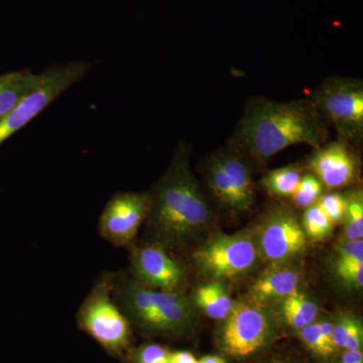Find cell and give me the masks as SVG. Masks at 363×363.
I'll list each match as a JSON object with an SVG mask.
<instances>
[{
    "instance_id": "6da1fadb",
    "label": "cell",
    "mask_w": 363,
    "mask_h": 363,
    "mask_svg": "<svg viewBox=\"0 0 363 363\" xmlns=\"http://www.w3.org/2000/svg\"><path fill=\"white\" fill-rule=\"evenodd\" d=\"M327 121L309 98L274 101L253 98L231 136V149L245 157L264 162L286 147L326 143Z\"/></svg>"
},
{
    "instance_id": "7a4b0ae2",
    "label": "cell",
    "mask_w": 363,
    "mask_h": 363,
    "mask_svg": "<svg viewBox=\"0 0 363 363\" xmlns=\"http://www.w3.org/2000/svg\"><path fill=\"white\" fill-rule=\"evenodd\" d=\"M190 147L182 143L150 194V223L166 243L191 240L207 228L212 210L190 168Z\"/></svg>"
},
{
    "instance_id": "3957f363",
    "label": "cell",
    "mask_w": 363,
    "mask_h": 363,
    "mask_svg": "<svg viewBox=\"0 0 363 363\" xmlns=\"http://www.w3.org/2000/svg\"><path fill=\"white\" fill-rule=\"evenodd\" d=\"M114 286L121 309L130 321L155 334H178L190 328L194 310L184 294L156 290L135 279Z\"/></svg>"
},
{
    "instance_id": "277c9868",
    "label": "cell",
    "mask_w": 363,
    "mask_h": 363,
    "mask_svg": "<svg viewBox=\"0 0 363 363\" xmlns=\"http://www.w3.org/2000/svg\"><path fill=\"white\" fill-rule=\"evenodd\" d=\"M113 281L95 285L78 313L80 328L107 352L121 357L130 343V321L112 298Z\"/></svg>"
},
{
    "instance_id": "5b68a950",
    "label": "cell",
    "mask_w": 363,
    "mask_h": 363,
    "mask_svg": "<svg viewBox=\"0 0 363 363\" xmlns=\"http://www.w3.org/2000/svg\"><path fill=\"white\" fill-rule=\"evenodd\" d=\"M325 121L342 138L359 145L363 138V83L359 79L333 76L325 79L309 97Z\"/></svg>"
},
{
    "instance_id": "8992f818",
    "label": "cell",
    "mask_w": 363,
    "mask_h": 363,
    "mask_svg": "<svg viewBox=\"0 0 363 363\" xmlns=\"http://www.w3.org/2000/svg\"><path fill=\"white\" fill-rule=\"evenodd\" d=\"M95 63L73 62L55 65L40 73L39 84L1 121L0 145L33 121L68 88L81 80Z\"/></svg>"
},
{
    "instance_id": "52a82bcc",
    "label": "cell",
    "mask_w": 363,
    "mask_h": 363,
    "mask_svg": "<svg viewBox=\"0 0 363 363\" xmlns=\"http://www.w3.org/2000/svg\"><path fill=\"white\" fill-rule=\"evenodd\" d=\"M203 274L213 279H233L253 271L260 259L253 236L217 233L193 255Z\"/></svg>"
},
{
    "instance_id": "ba28073f",
    "label": "cell",
    "mask_w": 363,
    "mask_h": 363,
    "mask_svg": "<svg viewBox=\"0 0 363 363\" xmlns=\"http://www.w3.org/2000/svg\"><path fill=\"white\" fill-rule=\"evenodd\" d=\"M220 346L226 354L235 358L250 357L271 341L274 322L262 305L253 302L234 303L223 320Z\"/></svg>"
},
{
    "instance_id": "9c48e42d",
    "label": "cell",
    "mask_w": 363,
    "mask_h": 363,
    "mask_svg": "<svg viewBox=\"0 0 363 363\" xmlns=\"http://www.w3.org/2000/svg\"><path fill=\"white\" fill-rule=\"evenodd\" d=\"M253 240L260 259L279 266L306 252L308 236L297 215L288 208L271 210L260 222Z\"/></svg>"
},
{
    "instance_id": "30bf717a",
    "label": "cell",
    "mask_w": 363,
    "mask_h": 363,
    "mask_svg": "<svg viewBox=\"0 0 363 363\" xmlns=\"http://www.w3.org/2000/svg\"><path fill=\"white\" fill-rule=\"evenodd\" d=\"M150 193L123 192L112 196L100 215L99 233L114 247H128L149 217Z\"/></svg>"
},
{
    "instance_id": "8fae6325",
    "label": "cell",
    "mask_w": 363,
    "mask_h": 363,
    "mask_svg": "<svg viewBox=\"0 0 363 363\" xmlns=\"http://www.w3.org/2000/svg\"><path fill=\"white\" fill-rule=\"evenodd\" d=\"M307 169L329 189L347 187L357 181L359 157L351 143L338 138L324 143L307 161Z\"/></svg>"
},
{
    "instance_id": "7c38bea8",
    "label": "cell",
    "mask_w": 363,
    "mask_h": 363,
    "mask_svg": "<svg viewBox=\"0 0 363 363\" xmlns=\"http://www.w3.org/2000/svg\"><path fill=\"white\" fill-rule=\"evenodd\" d=\"M130 266L136 281L156 290L176 292L183 283V269L160 243L133 248Z\"/></svg>"
},
{
    "instance_id": "4fadbf2b",
    "label": "cell",
    "mask_w": 363,
    "mask_h": 363,
    "mask_svg": "<svg viewBox=\"0 0 363 363\" xmlns=\"http://www.w3.org/2000/svg\"><path fill=\"white\" fill-rule=\"evenodd\" d=\"M300 276L296 271L285 267H272L259 277L250 290V302L264 305L286 298L298 290Z\"/></svg>"
},
{
    "instance_id": "5bb4252c",
    "label": "cell",
    "mask_w": 363,
    "mask_h": 363,
    "mask_svg": "<svg viewBox=\"0 0 363 363\" xmlns=\"http://www.w3.org/2000/svg\"><path fill=\"white\" fill-rule=\"evenodd\" d=\"M216 157L235 191L240 210L250 209L255 203V185L245 157L229 147L228 150L217 154Z\"/></svg>"
},
{
    "instance_id": "9a60e30c",
    "label": "cell",
    "mask_w": 363,
    "mask_h": 363,
    "mask_svg": "<svg viewBox=\"0 0 363 363\" xmlns=\"http://www.w3.org/2000/svg\"><path fill=\"white\" fill-rule=\"evenodd\" d=\"M40 74L30 70L0 75V121L39 84Z\"/></svg>"
},
{
    "instance_id": "2e32d148",
    "label": "cell",
    "mask_w": 363,
    "mask_h": 363,
    "mask_svg": "<svg viewBox=\"0 0 363 363\" xmlns=\"http://www.w3.org/2000/svg\"><path fill=\"white\" fill-rule=\"evenodd\" d=\"M194 302L208 317L215 320L225 319L234 306L233 298L218 281L199 286L195 291Z\"/></svg>"
},
{
    "instance_id": "e0dca14e",
    "label": "cell",
    "mask_w": 363,
    "mask_h": 363,
    "mask_svg": "<svg viewBox=\"0 0 363 363\" xmlns=\"http://www.w3.org/2000/svg\"><path fill=\"white\" fill-rule=\"evenodd\" d=\"M318 306L298 290L294 291L283 298L281 314L289 326L300 331L308 325L315 322L318 316Z\"/></svg>"
},
{
    "instance_id": "ac0fdd59",
    "label": "cell",
    "mask_w": 363,
    "mask_h": 363,
    "mask_svg": "<svg viewBox=\"0 0 363 363\" xmlns=\"http://www.w3.org/2000/svg\"><path fill=\"white\" fill-rule=\"evenodd\" d=\"M206 179L212 193L222 205L241 211L235 191L216 156L212 157L208 164Z\"/></svg>"
},
{
    "instance_id": "d6986e66",
    "label": "cell",
    "mask_w": 363,
    "mask_h": 363,
    "mask_svg": "<svg viewBox=\"0 0 363 363\" xmlns=\"http://www.w3.org/2000/svg\"><path fill=\"white\" fill-rule=\"evenodd\" d=\"M302 176V168L292 164L267 173L262 179V185L269 194L281 198L292 197Z\"/></svg>"
},
{
    "instance_id": "ffe728a7",
    "label": "cell",
    "mask_w": 363,
    "mask_h": 363,
    "mask_svg": "<svg viewBox=\"0 0 363 363\" xmlns=\"http://www.w3.org/2000/svg\"><path fill=\"white\" fill-rule=\"evenodd\" d=\"M332 339L336 350H362V325L352 315H343L333 323Z\"/></svg>"
},
{
    "instance_id": "44dd1931",
    "label": "cell",
    "mask_w": 363,
    "mask_h": 363,
    "mask_svg": "<svg viewBox=\"0 0 363 363\" xmlns=\"http://www.w3.org/2000/svg\"><path fill=\"white\" fill-rule=\"evenodd\" d=\"M345 238L346 240H362L363 195L362 190H354L346 196Z\"/></svg>"
},
{
    "instance_id": "7402d4cb",
    "label": "cell",
    "mask_w": 363,
    "mask_h": 363,
    "mask_svg": "<svg viewBox=\"0 0 363 363\" xmlns=\"http://www.w3.org/2000/svg\"><path fill=\"white\" fill-rule=\"evenodd\" d=\"M323 187L316 176L312 173L304 174L301 178L297 190L291 198L298 207L308 208L316 204L323 194Z\"/></svg>"
},
{
    "instance_id": "603a6c76",
    "label": "cell",
    "mask_w": 363,
    "mask_h": 363,
    "mask_svg": "<svg viewBox=\"0 0 363 363\" xmlns=\"http://www.w3.org/2000/svg\"><path fill=\"white\" fill-rule=\"evenodd\" d=\"M303 227L306 235L313 240H323L330 233L333 223L323 213L317 204L306 208Z\"/></svg>"
},
{
    "instance_id": "cb8c5ba5",
    "label": "cell",
    "mask_w": 363,
    "mask_h": 363,
    "mask_svg": "<svg viewBox=\"0 0 363 363\" xmlns=\"http://www.w3.org/2000/svg\"><path fill=\"white\" fill-rule=\"evenodd\" d=\"M298 333L306 347L318 357H329L335 352V348L329 345L325 339L318 322L308 325L305 328L301 329Z\"/></svg>"
},
{
    "instance_id": "d4e9b609",
    "label": "cell",
    "mask_w": 363,
    "mask_h": 363,
    "mask_svg": "<svg viewBox=\"0 0 363 363\" xmlns=\"http://www.w3.org/2000/svg\"><path fill=\"white\" fill-rule=\"evenodd\" d=\"M316 204L328 217L333 225L342 221L345 216L346 205H347L346 196L335 192L328 193V194L322 195Z\"/></svg>"
},
{
    "instance_id": "484cf974",
    "label": "cell",
    "mask_w": 363,
    "mask_h": 363,
    "mask_svg": "<svg viewBox=\"0 0 363 363\" xmlns=\"http://www.w3.org/2000/svg\"><path fill=\"white\" fill-rule=\"evenodd\" d=\"M171 352L160 344H145L135 350L133 363H169Z\"/></svg>"
},
{
    "instance_id": "4316f807",
    "label": "cell",
    "mask_w": 363,
    "mask_h": 363,
    "mask_svg": "<svg viewBox=\"0 0 363 363\" xmlns=\"http://www.w3.org/2000/svg\"><path fill=\"white\" fill-rule=\"evenodd\" d=\"M336 272L344 284L354 288L363 285V262H342L336 260Z\"/></svg>"
},
{
    "instance_id": "83f0119b",
    "label": "cell",
    "mask_w": 363,
    "mask_h": 363,
    "mask_svg": "<svg viewBox=\"0 0 363 363\" xmlns=\"http://www.w3.org/2000/svg\"><path fill=\"white\" fill-rule=\"evenodd\" d=\"M337 259L342 262H363V240H345L336 248Z\"/></svg>"
},
{
    "instance_id": "f1b7e54d",
    "label": "cell",
    "mask_w": 363,
    "mask_h": 363,
    "mask_svg": "<svg viewBox=\"0 0 363 363\" xmlns=\"http://www.w3.org/2000/svg\"><path fill=\"white\" fill-rule=\"evenodd\" d=\"M169 363H198V359L188 351H175L171 352Z\"/></svg>"
},
{
    "instance_id": "f546056e",
    "label": "cell",
    "mask_w": 363,
    "mask_h": 363,
    "mask_svg": "<svg viewBox=\"0 0 363 363\" xmlns=\"http://www.w3.org/2000/svg\"><path fill=\"white\" fill-rule=\"evenodd\" d=\"M339 363H363L362 350L345 351Z\"/></svg>"
},
{
    "instance_id": "4dcf8cb0",
    "label": "cell",
    "mask_w": 363,
    "mask_h": 363,
    "mask_svg": "<svg viewBox=\"0 0 363 363\" xmlns=\"http://www.w3.org/2000/svg\"><path fill=\"white\" fill-rule=\"evenodd\" d=\"M198 363H227V362L223 357H218V355H207V357L198 360Z\"/></svg>"
},
{
    "instance_id": "1f68e13d",
    "label": "cell",
    "mask_w": 363,
    "mask_h": 363,
    "mask_svg": "<svg viewBox=\"0 0 363 363\" xmlns=\"http://www.w3.org/2000/svg\"><path fill=\"white\" fill-rule=\"evenodd\" d=\"M272 363H292V362H272Z\"/></svg>"
}]
</instances>
